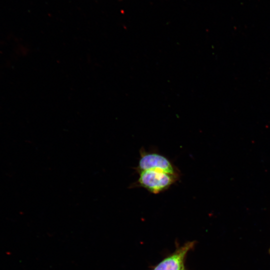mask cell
<instances>
[{
    "instance_id": "cell-1",
    "label": "cell",
    "mask_w": 270,
    "mask_h": 270,
    "mask_svg": "<svg viewBox=\"0 0 270 270\" xmlns=\"http://www.w3.org/2000/svg\"><path fill=\"white\" fill-rule=\"evenodd\" d=\"M136 183L153 194H158L167 190L178 178V174L163 172L146 170L140 172Z\"/></svg>"
},
{
    "instance_id": "cell-2",
    "label": "cell",
    "mask_w": 270,
    "mask_h": 270,
    "mask_svg": "<svg viewBox=\"0 0 270 270\" xmlns=\"http://www.w3.org/2000/svg\"><path fill=\"white\" fill-rule=\"evenodd\" d=\"M138 169L140 172L154 170L178 174L170 162L165 156L156 153H142Z\"/></svg>"
},
{
    "instance_id": "cell-3",
    "label": "cell",
    "mask_w": 270,
    "mask_h": 270,
    "mask_svg": "<svg viewBox=\"0 0 270 270\" xmlns=\"http://www.w3.org/2000/svg\"><path fill=\"white\" fill-rule=\"evenodd\" d=\"M194 244V242H189L178 248L160 262L153 270H185L184 264L186 256Z\"/></svg>"
}]
</instances>
